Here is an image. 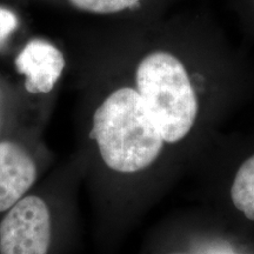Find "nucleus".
<instances>
[{
  "mask_svg": "<svg viewBox=\"0 0 254 254\" xmlns=\"http://www.w3.org/2000/svg\"><path fill=\"white\" fill-rule=\"evenodd\" d=\"M92 138L107 167L119 173L146 170L166 144L136 88L122 87L95 110Z\"/></svg>",
  "mask_w": 254,
  "mask_h": 254,
  "instance_id": "nucleus-1",
  "label": "nucleus"
},
{
  "mask_svg": "<svg viewBox=\"0 0 254 254\" xmlns=\"http://www.w3.org/2000/svg\"><path fill=\"white\" fill-rule=\"evenodd\" d=\"M135 84L165 142H182L199 113L198 97L182 60L167 51L148 53L136 67Z\"/></svg>",
  "mask_w": 254,
  "mask_h": 254,
  "instance_id": "nucleus-2",
  "label": "nucleus"
},
{
  "mask_svg": "<svg viewBox=\"0 0 254 254\" xmlns=\"http://www.w3.org/2000/svg\"><path fill=\"white\" fill-rule=\"evenodd\" d=\"M51 215L43 199L24 196L0 222V254H47Z\"/></svg>",
  "mask_w": 254,
  "mask_h": 254,
  "instance_id": "nucleus-3",
  "label": "nucleus"
},
{
  "mask_svg": "<svg viewBox=\"0 0 254 254\" xmlns=\"http://www.w3.org/2000/svg\"><path fill=\"white\" fill-rule=\"evenodd\" d=\"M64 55L44 39H32L15 58L17 71L25 77V88L32 94L53 90L65 68Z\"/></svg>",
  "mask_w": 254,
  "mask_h": 254,
  "instance_id": "nucleus-4",
  "label": "nucleus"
},
{
  "mask_svg": "<svg viewBox=\"0 0 254 254\" xmlns=\"http://www.w3.org/2000/svg\"><path fill=\"white\" fill-rule=\"evenodd\" d=\"M36 177V164L23 146L0 142V212L8 211L23 199Z\"/></svg>",
  "mask_w": 254,
  "mask_h": 254,
  "instance_id": "nucleus-5",
  "label": "nucleus"
},
{
  "mask_svg": "<svg viewBox=\"0 0 254 254\" xmlns=\"http://www.w3.org/2000/svg\"><path fill=\"white\" fill-rule=\"evenodd\" d=\"M232 204L247 220L254 221V153L238 167L231 184Z\"/></svg>",
  "mask_w": 254,
  "mask_h": 254,
  "instance_id": "nucleus-6",
  "label": "nucleus"
},
{
  "mask_svg": "<svg viewBox=\"0 0 254 254\" xmlns=\"http://www.w3.org/2000/svg\"><path fill=\"white\" fill-rule=\"evenodd\" d=\"M69 2L80 11L94 14L118 13L140 5V0H69Z\"/></svg>",
  "mask_w": 254,
  "mask_h": 254,
  "instance_id": "nucleus-7",
  "label": "nucleus"
},
{
  "mask_svg": "<svg viewBox=\"0 0 254 254\" xmlns=\"http://www.w3.org/2000/svg\"><path fill=\"white\" fill-rule=\"evenodd\" d=\"M18 26V18L11 9L0 7V41L5 40Z\"/></svg>",
  "mask_w": 254,
  "mask_h": 254,
  "instance_id": "nucleus-8",
  "label": "nucleus"
},
{
  "mask_svg": "<svg viewBox=\"0 0 254 254\" xmlns=\"http://www.w3.org/2000/svg\"><path fill=\"white\" fill-rule=\"evenodd\" d=\"M171 254H184V253H171Z\"/></svg>",
  "mask_w": 254,
  "mask_h": 254,
  "instance_id": "nucleus-9",
  "label": "nucleus"
}]
</instances>
